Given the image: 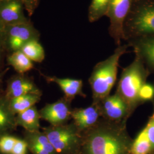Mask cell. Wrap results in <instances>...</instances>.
Listing matches in <instances>:
<instances>
[{"mask_svg": "<svg viewBox=\"0 0 154 154\" xmlns=\"http://www.w3.org/2000/svg\"><path fill=\"white\" fill-rule=\"evenodd\" d=\"M82 134L84 154H131L132 142L127 132L126 122L102 118Z\"/></svg>", "mask_w": 154, "mask_h": 154, "instance_id": "6da1fadb", "label": "cell"}, {"mask_svg": "<svg viewBox=\"0 0 154 154\" xmlns=\"http://www.w3.org/2000/svg\"><path fill=\"white\" fill-rule=\"evenodd\" d=\"M128 47V44L118 46L111 55L94 67L88 79L93 103H99L110 95L116 82L120 58L126 53Z\"/></svg>", "mask_w": 154, "mask_h": 154, "instance_id": "7a4b0ae2", "label": "cell"}, {"mask_svg": "<svg viewBox=\"0 0 154 154\" xmlns=\"http://www.w3.org/2000/svg\"><path fill=\"white\" fill-rule=\"evenodd\" d=\"M149 73V70L137 54L128 66L123 69L116 93L125 101L131 114L138 106L142 104L139 99V91L146 83Z\"/></svg>", "mask_w": 154, "mask_h": 154, "instance_id": "3957f363", "label": "cell"}, {"mask_svg": "<svg viewBox=\"0 0 154 154\" xmlns=\"http://www.w3.org/2000/svg\"><path fill=\"white\" fill-rule=\"evenodd\" d=\"M154 35V0H133L123 27V40Z\"/></svg>", "mask_w": 154, "mask_h": 154, "instance_id": "277c9868", "label": "cell"}, {"mask_svg": "<svg viewBox=\"0 0 154 154\" xmlns=\"http://www.w3.org/2000/svg\"><path fill=\"white\" fill-rule=\"evenodd\" d=\"M58 154H75L82 142V134L72 122L42 128Z\"/></svg>", "mask_w": 154, "mask_h": 154, "instance_id": "5b68a950", "label": "cell"}, {"mask_svg": "<svg viewBox=\"0 0 154 154\" xmlns=\"http://www.w3.org/2000/svg\"><path fill=\"white\" fill-rule=\"evenodd\" d=\"M40 33L33 23L29 21L3 28V44L4 50L10 53L20 50L28 42L39 40Z\"/></svg>", "mask_w": 154, "mask_h": 154, "instance_id": "8992f818", "label": "cell"}, {"mask_svg": "<svg viewBox=\"0 0 154 154\" xmlns=\"http://www.w3.org/2000/svg\"><path fill=\"white\" fill-rule=\"evenodd\" d=\"M133 0H110L106 16L109 19V33L117 46L123 40V27Z\"/></svg>", "mask_w": 154, "mask_h": 154, "instance_id": "52a82bcc", "label": "cell"}, {"mask_svg": "<svg viewBox=\"0 0 154 154\" xmlns=\"http://www.w3.org/2000/svg\"><path fill=\"white\" fill-rule=\"evenodd\" d=\"M97 104L99 106L101 118L109 121L127 122L132 114L125 101L116 93L109 95Z\"/></svg>", "mask_w": 154, "mask_h": 154, "instance_id": "ba28073f", "label": "cell"}, {"mask_svg": "<svg viewBox=\"0 0 154 154\" xmlns=\"http://www.w3.org/2000/svg\"><path fill=\"white\" fill-rule=\"evenodd\" d=\"M72 101L63 97L55 102L48 103L39 110L41 119L51 126L65 125L72 119Z\"/></svg>", "mask_w": 154, "mask_h": 154, "instance_id": "9c48e42d", "label": "cell"}, {"mask_svg": "<svg viewBox=\"0 0 154 154\" xmlns=\"http://www.w3.org/2000/svg\"><path fill=\"white\" fill-rule=\"evenodd\" d=\"M25 7L18 0L0 1V24L4 28L8 26L28 22Z\"/></svg>", "mask_w": 154, "mask_h": 154, "instance_id": "30bf717a", "label": "cell"}, {"mask_svg": "<svg viewBox=\"0 0 154 154\" xmlns=\"http://www.w3.org/2000/svg\"><path fill=\"white\" fill-rule=\"evenodd\" d=\"M42 94L33 79L25 74H17L8 81L4 94L7 99H11L28 94Z\"/></svg>", "mask_w": 154, "mask_h": 154, "instance_id": "8fae6325", "label": "cell"}, {"mask_svg": "<svg viewBox=\"0 0 154 154\" xmlns=\"http://www.w3.org/2000/svg\"><path fill=\"white\" fill-rule=\"evenodd\" d=\"M101 118L98 104L92 103L85 108H77L72 110V122L81 133L94 126Z\"/></svg>", "mask_w": 154, "mask_h": 154, "instance_id": "7c38bea8", "label": "cell"}, {"mask_svg": "<svg viewBox=\"0 0 154 154\" xmlns=\"http://www.w3.org/2000/svg\"><path fill=\"white\" fill-rule=\"evenodd\" d=\"M128 45L140 57L149 72H154V35L130 40Z\"/></svg>", "mask_w": 154, "mask_h": 154, "instance_id": "4fadbf2b", "label": "cell"}, {"mask_svg": "<svg viewBox=\"0 0 154 154\" xmlns=\"http://www.w3.org/2000/svg\"><path fill=\"white\" fill-rule=\"evenodd\" d=\"M23 139L32 154H58L43 131L28 132L25 131Z\"/></svg>", "mask_w": 154, "mask_h": 154, "instance_id": "5bb4252c", "label": "cell"}, {"mask_svg": "<svg viewBox=\"0 0 154 154\" xmlns=\"http://www.w3.org/2000/svg\"><path fill=\"white\" fill-rule=\"evenodd\" d=\"M43 77L48 82L57 84L64 93V97L71 101L77 96L86 97V95L83 91V83L81 79L63 78L45 75H43Z\"/></svg>", "mask_w": 154, "mask_h": 154, "instance_id": "9a60e30c", "label": "cell"}, {"mask_svg": "<svg viewBox=\"0 0 154 154\" xmlns=\"http://www.w3.org/2000/svg\"><path fill=\"white\" fill-rule=\"evenodd\" d=\"M40 119L39 112L35 105L16 116L17 127H22L28 132L40 131Z\"/></svg>", "mask_w": 154, "mask_h": 154, "instance_id": "2e32d148", "label": "cell"}, {"mask_svg": "<svg viewBox=\"0 0 154 154\" xmlns=\"http://www.w3.org/2000/svg\"><path fill=\"white\" fill-rule=\"evenodd\" d=\"M16 116L10 109L9 99L5 95L0 96V137L9 134L16 129Z\"/></svg>", "mask_w": 154, "mask_h": 154, "instance_id": "e0dca14e", "label": "cell"}, {"mask_svg": "<svg viewBox=\"0 0 154 154\" xmlns=\"http://www.w3.org/2000/svg\"><path fill=\"white\" fill-rule=\"evenodd\" d=\"M41 97L42 94H28L9 99L10 109L16 116L38 103Z\"/></svg>", "mask_w": 154, "mask_h": 154, "instance_id": "ac0fdd59", "label": "cell"}, {"mask_svg": "<svg viewBox=\"0 0 154 154\" xmlns=\"http://www.w3.org/2000/svg\"><path fill=\"white\" fill-rule=\"evenodd\" d=\"M7 62L20 74H24L34 68L33 61L21 50H17L10 53L7 57Z\"/></svg>", "mask_w": 154, "mask_h": 154, "instance_id": "d6986e66", "label": "cell"}, {"mask_svg": "<svg viewBox=\"0 0 154 154\" xmlns=\"http://www.w3.org/2000/svg\"><path fill=\"white\" fill-rule=\"evenodd\" d=\"M39 41L37 39L32 40L20 50L33 62L41 63L45 58L44 49Z\"/></svg>", "mask_w": 154, "mask_h": 154, "instance_id": "ffe728a7", "label": "cell"}, {"mask_svg": "<svg viewBox=\"0 0 154 154\" xmlns=\"http://www.w3.org/2000/svg\"><path fill=\"white\" fill-rule=\"evenodd\" d=\"M154 149L147 137L145 128L139 132L131 144V154H149Z\"/></svg>", "mask_w": 154, "mask_h": 154, "instance_id": "44dd1931", "label": "cell"}, {"mask_svg": "<svg viewBox=\"0 0 154 154\" xmlns=\"http://www.w3.org/2000/svg\"><path fill=\"white\" fill-rule=\"evenodd\" d=\"M110 0H91L88 10V20L91 23L96 22L106 16Z\"/></svg>", "mask_w": 154, "mask_h": 154, "instance_id": "7402d4cb", "label": "cell"}, {"mask_svg": "<svg viewBox=\"0 0 154 154\" xmlns=\"http://www.w3.org/2000/svg\"><path fill=\"white\" fill-rule=\"evenodd\" d=\"M17 138L10 134L0 137V154H11Z\"/></svg>", "mask_w": 154, "mask_h": 154, "instance_id": "603a6c76", "label": "cell"}, {"mask_svg": "<svg viewBox=\"0 0 154 154\" xmlns=\"http://www.w3.org/2000/svg\"><path fill=\"white\" fill-rule=\"evenodd\" d=\"M139 99L142 103L151 101L154 98V86L152 84L145 83L139 91Z\"/></svg>", "mask_w": 154, "mask_h": 154, "instance_id": "cb8c5ba5", "label": "cell"}, {"mask_svg": "<svg viewBox=\"0 0 154 154\" xmlns=\"http://www.w3.org/2000/svg\"><path fill=\"white\" fill-rule=\"evenodd\" d=\"M28 151V144L25 139L17 138L11 154H27Z\"/></svg>", "mask_w": 154, "mask_h": 154, "instance_id": "d4e9b609", "label": "cell"}, {"mask_svg": "<svg viewBox=\"0 0 154 154\" xmlns=\"http://www.w3.org/2000/svg\"><path fill=\"white\" fill-rule=\"evenodd\" d=\"M144 128L146 129L147 137L154 149V103L153 112L149 117V121Z\"/></svg>", "mask_w": 154, "mask_h": 154, "instance_id": "484cf974", "label": "cell"}, {"mask_svg": "<svg viewBox=\"0 0 154 154\" xmlns=\"http://www.w3.org/2000/svg\"><path fill=\"white\" fill-rule=\"evenodd\" d=\"M4 1V0H0ZM21 1L25 9L28 12V15L32 16L38 8L39 4V0H18Z\"/></svg>", "mask_w": 154, "mask_h": 154, "instance_id": "4316f807", "label": "cell"}, {"mask_svg": "<svg viewBox=\"0 0 154 154\" xmlns=\"http://www.w3.org/2000/svg\"><path fill=\"white\" fill-rule=\"evenodd\" d=\"M4 51V48L3 44V28L0 24V60Z\"/></svg>", "mask_w": 154, "mask_h": 154, "instance_id": "83f0119b", "label": "cell"}, {"mask_svg": "<svg viewBox=\"0 0 154 154\" xmlns=\"http://www.w3.org/2000/svg\"><path fill=\"white\" fill-rule=\"evenodd\" d=\"M9 68H6L5 70H3L2 71L0 72V96L1 95V90H2V83H3V80L4 77L6 74V72H8Z\"/></svg>", "mask_w": 154, "mask_h": 154, "instance_id": "f1b7e54d", "label": "cell"}]
</instances>
